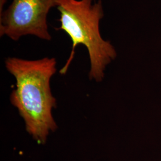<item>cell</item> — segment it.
<instances>
[{
  "instance_id": "1",
  "label": "cell",
  "mask_w": 161,
  "mask_h": 161,
  "mask_svg": "<svg viewBox=\"0 0 161 161\" xmlns=\"http://www.w3.org/2000/svg\"><path fill=\"white\" fill-rule=\"evenodd\" d=\"M5 64L16 80L10 102L23 118L27 132L39 144H44L50 132L58 128L52 114L56 100L50 88V80L57 70L56 60L8 58Z\"/></svg>"
},
{
  "instance_id": "2",
  "label": "cell",
  "mask_w": 161,
  "mask_h": 161,
  "mask_svg": "<svg viewBox=\"0 0 161 161\" xmlns=\"http://www.w3.org/2000/svg\"><path fill=\"white\" fill-rule=\"evenodd\" d=\"M56 4L60 13V26L58 29L68 35L72 42L70 54L60 74H66L75 56L76 47L81 44L86 47L89 54L90 79L102 81L104 70L116 57V52L100 34V21L104 16L101 0L94 4L92 0H56Z\"/></svg>"
},
{
  "instance_id": "3",
  "label": "cell",
  "mask_w": 161,
  "mask_h": 161,
  "mask_svg": "<svg viewBox=\"0 0 161 161\" xmlns=\"http://www.w3.org/2000/svg\"><path fill=\"white\" fill-rule=\"evenodd\" d=\"M56 0H13L0 16V35L18 41L25 35H34L50 41L47 15Z\"/></svg>"
}]
</instances>
